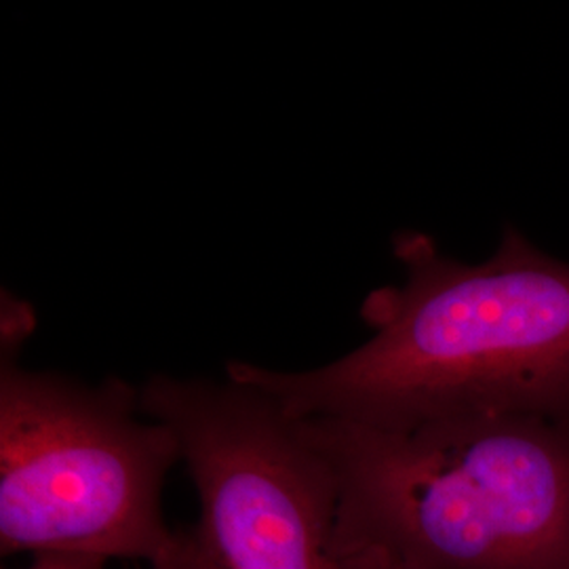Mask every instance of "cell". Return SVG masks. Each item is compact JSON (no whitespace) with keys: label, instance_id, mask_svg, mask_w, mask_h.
<instances>
[{"label":"cell","instance_id":"cell-4","mask_svg":"<svg viewBox=\"0 0 569 569\" xmlns=\"http://www.w3.org/2000/svg\"><path fill=\"white\" fill-rule=\"evenodd\" d=\"M143 416L169 428L201 502L192 528L209 569H342L338 488L302 425L266 395L154 376Z\"/></svg>","mask_w":569,"mask_h":569},{"label":"cell","instance_id":"cell-7","mask_svg":"<svg viewBox=\"0 0 569 569\" xmlns=\"http://www.w3.org/2000/svg\"><path fill=\"white\" fill-rule=\"evenodd\" d=\"M342 569H376V568H367V566H357V563H346V561H342Z\"/></svg>","mask_w":569,"mask_h":569},{"label":"cell","instance_id":"cell-5","mask_svg":"<svg viewBox=\"0 0 569 569\" xmlns=\"http://www.w3.org/2000/svg\"><path fill=\"white\" fill-rule=\"evenodd\" d=\"M152 569H209L204 563L201 549L194 540L192 529L190 531H180V540L176 550L164 559L163 563L154 566Z\"/></svg>","mask_w":569,"mask_h":569},{"label":"cell","instance_id":"cell-1","mask_svg":"<svg viewBox=\"0 0 569 569\" xmlns=\"http://www.w3.org/2000/svg\"><path fill=\"white\" fill-rule=\"evenodd\" d=\"M395 253L406 281L363 305L371 336L310 371L232 361L226 376L298 420L397 427L467 413L569 418V264L507 228L493 256L465 264L420 232Z\"/></svg>","mask_w":569,"mask_h":569},{"label":"cell","instance_id":"cell-3","mask_svg":"<svg viewBox=\"0 0 569 569\" xmlns=\"http://www.w3.org/2000/svg\"><path fill=\"white\" fill-rule=\"evenodd\" d=\"M2 345L0 550L140 559L152 568L176 550L163 486L180 448L148 418L122 380L89 387L32 371Z\"/></svg>","mask_w":569,"mask_h":569},{"label":"cell","instance_id":"cell-2","mask_svg":"<svg viewBox=\"0 0 569 569\" xmlns=\"http://www.w3.org/2000/svg\"><path fill=\"white\" fill-rule=\"evenodd\" d=\"M298 422L336 477L340 561L376 569H569V418Z\"/></svg>","mask_w":569,"mask_h":569},{"label":"cell","instance_id":"cell-6","mask_svg":"<svg viewBox=\"0 0 569 569\" xmlns=\"http://www.w3.org/2000/svg\"><path fill=\"white\" fill-rule=\"evenodd\" d=\"M103 566L106 561L96 557L51 552V555L34 557V563L28 569H103Z\"/></svg>","mask_w":569,"mask_h":569}]
</instances>
